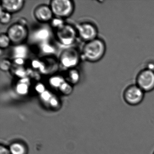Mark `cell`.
I'll use <instances>...</instances> for the list:
<instances>
[{"mask_svg":"<svg viewBox=\"0 0 154 154\" xmlns=\"http://www.w3.org/2000/svg\"><path fill=\"white\" fill-rule=\"evenodd\" d=\"M106 46L105 42L100 38H96L87 42L83 49L84 58L91 62L100 61L105 55Z\"/></svg>","mask_w":154,"mask_h":154,"instance_id":"cell-1","label":"cell"},{"mask_svg":"<svg viewBox=\"0 0 154 154\" xmlns=\"http://www.w3.org/2000/svg\"><path fill=\"white\" fill-rule=\"evenodd\" d=\"M50 7L54 15L61 18L70 17L74 11V4L70 0H54Z\"/></svg>","mask_w":154,"mask_h":154,"instance_id":"cell-2","label":"cell"},{"mask_svg":"<svg viewBox=\"0 0 154 154\" xmlns=\"http://www.w3.org/2000/svg\"><path fill=\"white\" fill-rule=\"evenodd\" d=\"M145 92L136 84L128 86L123 92V97L127 104L137 106L144 100Z\"/></svg>","mask_w":154,"mask_h":154,"instance_id":"cell-3","label":"cell"},{"mask_svg":"<svg viewBox=\"0 0 154 154\" xmlns=\"http://www.w3.org/2000/svg\"><path fill=\"white\" fill-rule=\"evenodd\" d=\"M136 84L144 92H149L154 90V71L144 68L138 73Z\"/></svg>","mask_w":154,"mask_h":154,"instance_id":"cell-4","label":"cell"},{"mask_svg":"<svg viewBox=\"0 0 154 154\" xmlns=\"http://www.w3.org/2000/svg\"><path fill=\"white\" fill-rule=\"evenodd\" d=\"M27 34V30L25 26L20 23L12 25L7 32V35L11 43L17 45H20L25 41Z\"/></svg>","mask_w":154,"mask_h":154,"instance_id":"cell-5","label":"cell"},{"mask_svg":"<svg viewBox=\"0 0 154 154\" xmlns=\"http://www.w3.org/2000/svg\"><path fill=\"white\" fill-rule=\"evenodd\" d=\"M77 31L80 37L87 42L97 38L98 30L94 25L90 23H83L79 25Z\"/></svg>","mask_w":154,"mask_h":154,"instance_id":"cell-6","label":"cell"},{"mask_svg":"<svg viewBox=\"0 0 154 154\" xmlns=\"http://www.w3.org/2000/svg\"><path fill=\"white\" fill-rule=\"evenodd\" d=\"M57 36L61 44L69 45L73 43L75 37L74 29L68 25H63L58 28Z\"/></svg>","mask_w":154,"mask_h":154,"instance_id":"cell-7","label":"cell"},{"mask_svg":"<svg viewBox=\"0 0 154 154\" xmlns=\"http://www.w3.org/2000/svg\"><path fill=\"white\" fill-rule=\"evenodd\" d=\"M79 60V55L76 50L68 49L63 52L60 57V63L65 68H71L76 66Z\"/></svg>","mask_w":154,"mask_h":154,"instance_id":"cell-8","label":"cell"},{"mask_svg":"<svg viewBox=\"0 0 154 154\" xmlns=\"http://www.w3.org/2000/svg\"><path fill=\"white\" fill-rule=\"evenodd\" d=\"M53 14L49 6L43 5L36 8L34 11V16L36 19L40 22H47L53 18Z\"/></svg>","mask_w":154,"mask_h":154,"instance_id":"cell-9","label":"cell"},{"mask_svg":"<svg viewBox=\"0 0 154 154\" xmlns=\"http://www.w3.org/2000/svg\"><path fill=\"white\" fill-rule=\"evenodd\" d=\"M25 1L23 0H3L1 9L10 13H16L23 8Z\"/></svg>","mask_w":154,"mask_h":154,"instance_id":"cell-10","label":"cell"},{"mask_svg":"<svg viewBox=\"0 0 154 154\" xmlns=\"http://www.w3.org/2000/svg\"><path fill=\"white\" fill-rule=\"evenodd\" d=\"M51 36L50 30L47 28L39 29L33 34V38L37 41L45 42L49 39Z\"/></svg>","mask_w":154,"mask_h":154,"instance_id":"cell-11","label":"cell"},{"mask_svg":"<svg viewBox=\"0 0 154 154\" xmlns=\"http://www.w3.org/2000/svg\"><path fill=\"white\" fill-rule=\"evenodd\" d=\"M11 154H26L27 149L25 144L20 142H15L9 147Z\"/></svg>","mask_w":154,"mask_h":154,"instance_id":"cell-12","label":"cell"},{"mask_svg":"<svg viewBox=\"0 0 154 154\" xmlns=\"http://www.w3.org/2000/svg\"><path fill=\"white\" fill-rule=\"evenodd\" d=\"M28 49L26 47L23 45H18L15 47L13 50V55L15 59H24L27 55Z\"/></svg>","mask_w":154,"mask_h":154,"instance_id":"cell-13","label":"cell"},{"mask_svg":"<svg viewBox=\"0 0 154 154\" xmlns=\"http://www.w3.org/2000/svg\"><path fill=\"white\" fill-rule=\"evenodd\" d=\"M28 83V79L24 78L18 83L16 87V90L18 94L21 95L27 94L29 89Z\"/></svg>","mask_w":154,"mask_h":154,"instance_id":"cell-14","label":"cell"},{"mask_svg":"<svg viewBox=\"0 0 154 154\" xmlns=\"http://www.w3.org/2000/svg\"><path fill=\"white\" fill-rule=\"evenodd\" d=\"M64 82V79L59 76H53L50 78L49 81L50 85L55 88H59Z\"/></svg>","mask_w":154,"mask_h":154,"instance_id":"cell-15","label":"cell"},{"mask_svg":"<svg viewBox=\"0 0 154 154\" xmlns=\"http://www.w3.org/2000/svg\"><path fill=\"white\" fill-rule=\"evenodd\" d=\"M11 19V13L1 9L0 19H1V24H3V25L8 24L10 22Z\"/></svg>","mask_w":154,"mask_h":154,"instance_id":"cell-16","label":"cell"},{"mask_svg":"<svg viewBox=\"0 0 154 154\" xmlns=\"http://www.w3.org/2000/svg\"><path fill=\"white\" fill-rule=\"evenodd\" d=\"M11 43L8 35L6 34H1L0 36V47L1 48H8Z\"/></svg>","mask_w":154,"mask_h":154,"instance_id":"cell-17","label":"cell"},{"mask_svg":"<svg viewBox=\"0 0 154 154\" xmlns=\"http://www.w3.org/2000/svg\"><path fill=\"white\" fill-rule=\"evenodd\" d=\"M68 79L72 84H75L80 79V75L76 70H71L68 74Z\"/></svg>","mask_w":154,"mask_h":154,"instance_id":"cell-18","label":"cell"},{"mask_svg":"<svg viewBox=\"0 0 154 154\" xmlns=\"http://www.w3.org/2000/svg\"><path fill=\"white\" fill-rule=\"evenodd\" d=\"M60 91L65 94H69L72 91V88L70 84L65 81L59 87Z\"/></svg>","mask_w":154,"mask_h":154,"instance_id":"cell-19","label":"cell"},{"mask_svg":"<svg viewBox=\"0 0 154 154\" xmlns=\"http://www.w3.org/2000/svg\"><path fill=\"white\" fill-rule=\"evenodd\" d=\"M1 69L3 71H7L11 67V63L7 59H3L1 62Z\"/></svg>","mask_w":154,"mask_h":154,"instance_id":"cell-20","label":"cell"},{"mask_svg":"<svg viewBox=\"0 0 154 154\" xmlns=\"http://www.w3.org/2000/svg\"><path fill=\"white\" fill-rule=\"evenodd\" d=\"M42 51L46 54H52L54 52V49L53 47L48 44H44L42 46Z\"/></svg>","mask_w":154,"mask_h":154,"instance_id":"cell-21","label":"cell"},{"mask_svg":"<svg viewBox=\"0 0 154 154\" xmlns=\"http://www.w3.org/2000/svg\"><path fill=\"white\" fill-rule=\"evenodd\" d=\"M41 98L45 101H50L52 96L51 93L47 91H45L44 92L41 94Z\"/></svg>","mask_w":154,"mask_h":154,"instance_id":"cell-22","label":"cell"},{"mask_svg":"<svg viewBox=\"0 0 154 154\" xmlns=\"http://www.w3.org/2000/svg\"><path fill=\"white\" fill-rule=\"evenodd\" d=\"M35 90L37 92L40 94H42L46 91L45 85L41 83L38 84L36 85Z\"/></svg>","mask_w":154,"mask_h":154,"instance_id":"cell-23","label":"cell"},{"mask_svg":"<svg viewBox=\"0 0 154 154\" xmlns=\"http://www.w3.org/2000/svg\"><path fill=\"white\" fill-rule=\"evenodd\" d=\"M0 154H11V153L9 148L2 145L0 146Z\"/></svg>","mask_w":154,"mask_h":154,"instance_id":"cell-24","label":"cell"},{"mask_svg":"<svg viewBox=\"0 0 154 154\" xmlns=\"http://www.w3.org/2000/svg\"><path fill=\"white\" fill-rule=\"evenodd\" d=\"M50 104L53 106H57L58 104V100L56 97H52L51 100L49 101Z\"/></svg>","mask_w":154,"mask_h":154,"instance_id":"cell-25","label":"cell"},{"mask_svg":"<svg viewBox=\"0 0 154 154\" xmlns=\"http://www.w3.org/2000/svg\"><path fill=\"white\" fill-rule=\"evenodd\" d=\"M146 68L154 71V62H149L147 64Z\"/></svg>","mask_w":154,"mask_h":154,"instance_id":"cell-26","label":"cell"},{"mask_svg":"<svg viewBox=\"0 0 154 154\" xmlns=\"http://www.w3.org/2000/svg\"><path fill=\"white\" fill-rule=\"evenodd\" d=\"M41 63L38 61H35L32 63V66L35 68H40L41 66Z\"/></svg>","mask_w":154,"mask_h":154,"instance_id":"cell-27","label":"cell"},{"mask_svg":"<svg viewBox=\"0 0 154 154\" xmlns=\"http://www.w3.org/2000/svg\"><path fill=\"white\" fill-rule=\"evenodd\" d=\"M15 62L18 65H22L24 63V59L16 58V59H15Z\"/></svg>","mask_w":154,"mask_h":154,"instance_id":"cell-28","label":"cell"},{"mask_svg":"<svg viewBox=\"0 0 154 154\" xmlns=\"http://www.w3.org/2000/svg\"><path fill=\"white\" fill-rule=\"evenodd\" d=\"M25 72L23 70H18L16 72V73L17 74V75L18 76H21V77L24 76V75H25Z\"/></svg>","mask_w":154,"mask_h":154,"instance_id":"cell-29","label":"cell"},{"mask_svg":"<svg viewBox=\"0 0 154 154\" xmlns=\"http://www.w3.org/2000/svg\"><path fill=\"white\" fill-rule=\"evenodd\" d=\"M153 154H154V152H153Z\"/></svg>","mask_w":154,"mask_h":154,"instance_id":"cell-30","label":"cell"}]
</instances>
